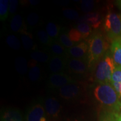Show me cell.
I'll return each mask as SVG.
<instances>
[{"mask_svg": "<svg viewBox=\"0 0 121 121\" xmlns=\"http://www.w3.org/2000/svg\"><path fill=\"white\" fill-rule=\"evenodd\" d=\"M76 82L71 77L63 73H52L48 78V85L50 89L57 90L67 85L68 84Z\"/></svg>", "mask_w": 121, "mask_h": 121, "instance_id": "obj_6", "label": "cell"}, {"mask_svg": "<svg viewBox=\"0 0 121 121\" xmlns=\"http://www.w3.org/2000/svg\"><path fill=\"white\" fill-rule=\"evenodd\" d=\"M110 52L116 67H121V37L112 42Z\"/></svg>", "mask_w": 121, "mask_h": 121, "instance_id": "obj_13", "label": "cell"}, {"mask_svg": "<svg viewBox=\"0 0 121 121\" xmlns=\"http://www.w3.org/2000/svg\"><path fill=\"white\" fill-rule=\"evenodd\" d=\"M120 83H121V82H120Z\"/></svg>", "mask_w": 121, "mask_h": 121, "instance_id": "obj_35", "label": "cell"}, {"mask_svg": "<svg viewBox=\"0 0 121 121\" xmlns=\"http://www.w3.org/2000/svg\"><path fill=\"white\" fill-rule=\"evenodd\" d=\"M15 69L20 75H24L28 71V62L24 57L19 56L15 58Z\"/></svg>", "mask_w": 121, "mask_h": 121, "instance_id": "obj_18", "label": "cell"}, {"mask_svg": "<svg viewBox=\"0 0 121 121\" xmlns=\"http://www.w3.org/2000/svg\"><path fill=\"white\" fill-rule=\"evenodd\" d=\"M77 29L80 31L82 36L83 39L89 38L93 33L92 28L89 24L85 22H80L77 25Z\"/></svg>", "mask_w": 121, "mask_h": 121, "instance_id": "obj_22", "label": "cell"}, {"mask_svg": "<svg viewBox=\"0 0 121 121\" xmlns=\"http://www.w3.org/2000/svg\"><path fill=\"white\" fill-rule=\"evenodd\" d=\"M9 1L1 0L0 1V19L4 21L9 16Z\"/></svg>", "mask_w": 121, "mask_h": 121, "instance_id": "obj_24", "label": "cell"}, {"mask_svg": "<svg viewBox=\"0 0 121 121\" xmlns=\"http://www.w3.org/2000/svg\"><path fill=\"white\" fill-rule=\"evenodd\" d=\"M58 40L60 42V43L62 45H63L65 48L67 49L72 47L76 44L73 43L69 37V34L67 31H66L65 29H62L60 31V36H59Z\"/></svg>", "mask_w": 121, "mask_h": 121, "instance_id": "obj_21", "label": "cell"}, {"mask_svg": "<svg viewBox=\"0 0 121 121\" xmlns=\"http://www.w3.org/2000/svg\"><path fill=\"white\" fill-rule=\"evenodd\" d=\"M44 105L48 117L56 118L61 110V105L56 98L48 97L45 99Z\"/></svg>", "mask_w": 121, "mask_h": 121, "instance_id": "obj_8", "label": "cell"}, {"mask_svg": "<svg viewBox=\"0 0 121 121\" xmlns=\"http://www.w3.org/2000/svg\"><path fill=\"white\" fill-rule=\"evenodd\" d=\"M30 57L33 60L38 62L46 63L49 61L51 57L48 54L40 51H35L30 54Z\"/></svg>", "mask_w": 121, "mask_h": 121, "instance_id": "obj_23", "label": "cell"}, {"mask_svg": "<svg viewBox=\"0 0 121 121\" xmlns=\"http://www.w3.org/2000/svg\"><path fill=\"white\" fill-rule=\"evenodd\" d=\"M49 46L51 48V52L54 56L67 59L69 54L67 52V49H65V47L60 43L58 39L53 40Z\"/></svg>", "mask_w": 121, "mask_h": 121, "instance_id": "obj_15", "label": "cell"}, {"mask_svg": "<svg viewBox=\"0 0 121 121\" xmlns=\"http://www.w3.org/2000/svg\"><path fill=\"white\" fill-rule=\"evenodd\" d=\"M94 7V2L91 0H84L82 1L81 4V10L85 13H91Z\"/></svg>", "mask_w": 121, "mask_h": 121, "instance_id": "obj_30", "label": "cell"}, {"mask_svg": "<svg viewBox=\"0 0 121 121\" xmlns=\"http://www.w3.org/2000/svg\"><path fill=\"white\" fill-rule=\"evenodd\" d=\"M1 121H24L21 112L15 108H7L2 111Z\"/></svg>", "mask_w": 121, "mask_h": 121, "instance_id": "obj_14", "label": "cell"}, {"mask_svg": "<svg viewBox=\"0 0 121 121\" xmlns=\"http://www.w3.org/2000/svg\"><path fill=\"white\" fill-rule=\"evenodd\" d=\"M30 66V69L29 71V78L30 81L33 82H37L41 78L42 72L41 69L35 61L32 60L29 63Z\"/></svg>", "mask_w": 121, "mask_h": 121, "instance_id": "obj_16", "label": "cell"}, {"mask_svg": "<svg viewBox=\"0 0 121 121\" xmlns=\"http://www.w3.org/2000/svg\"><path fill=\"white\" fill-rule=\"evenodd\" d=\"M88 65L81 59L69 58L67 60V69L70 72L78 75H83L88 71Z\"/></svg>", "mask_w": 121, "mask_h": 121, "instance_id": "obj_9", "label": "cell"}, {"mask_svg": "<svg viewBox=\"0 0 121 121\" xmlns=\"http://www.w3.org/2000/svg\"><path fill=\"white\" fill-rule=\"evenodd\" d=\"M59 95L63 99L73 100L78 98L82 91V86L77 83L68 84L58 90Z\"/></svg>", "mask_w": 121, "mask_h": 121, "instance_id": "obj_7", "label": "cell"}, {"mask_svg": "<svg viewBox=\"0 0 121 121\" xmlns=\"http://www.w3.org/2000/svg\"><path fill=\"white\" fill-rule=\"evenodd\" d=\"M62 13L65 17L70 20H77L80 19L78 13L73 9L69 8H63Z\"/></svg>", "mask_w": 121, "mask_h": 121, "instance_id": "obj_27", "label": "cell"}, {"mask_svg": "<svg viewBox=\"0 0 121 121\" xmlns=\"http://www.w3.org/2000/svg\"><path fill=\"white\" fill-rule=\"evenodd\" d=\"M68 34L71 40L76 44H78L83 39L82 35L76 28H72L69 30Z\"/></svg>", "mask_w": 121, "mask_h": 121, "instance_id": "obj_28", "label": "cell"}, {"mask_svg": "<svg viewBox=\"0 0 121 121\" xmlns=\"http://www.w3.org/2000/svg\"><path fill=\"white\" fill-rule=\"evenodd\" d=\"M104 28L107 37L112 42L121 37V15L109 11L104 20Z\"/></svg>", "mask_w": 121, "mask_h": 121, "instance_id": "obj_4", "label": "cell"}, {"mask_svg": "<svg viewBox=\"0 0 121 121\" xmlns=\"http://www.w3.org/2000/svg\"><path fill=\"white\" fill-rule=\"evenodd\" d=\"M6 43L10 48L14 50H19L21 48L20 42L14 35H9L7 36Z\"/></svg>", "mask_w": 121, "mask_h": 121, "instance_id": "obj_26", "label": "cell"}, {"mask_svg": "<svg viewBox=\"0 0 121 121\" xmlns=\"http://www.w3.org/2000/svg\"><path fill=\"white\" fill-rule=\"evenodd\" d=\"M21 39L24 48L26 50L33 49L34 47V42L33 36L30 33H28L26 30L21 33Z\"/></svg>", "mask_w": 121, "mask_h": 121, "instance_id": "obj_19", "label": "cell"}, {"mask_svg": "<svg viewBox=\"0 0 121 121\" xmlns=\"http://www.w3.org/2000/svg\"><path fill=\"white\" fill-rule=\"evenodd\" d=\"M48 116L42 102H35L27 110L25 121H48Z\"/></svg>", "mask_w": 121, "mask_h": 121, "instance_id": "obj_5", "label": "cell"}, {"mask_svg": "<svg viewBox=\"0 0 121 121\" xmlns=\"http://www.w3.org/2000/svg\"><path fill=\"white\" fill-rule=\"evenodd\" d=\"M117 113L106 111L103 112L100 116L99 121H118Z\"/></svg>", "mask_w": 121, "mask_h": 121, "instance_id": "obj_29", "label": "cell"}, {"mask_svg": "<svg viewBox=\"0 0 121 121\" xmlns=\"http://www.w3.org/2000/svg\"><path fill=\"white\" fill-rule=\"evenodd\" d=\"M78 22L89 24L92 28L97 29L100 26L102 20L100 15L97 12H91L86 13L78 19Z\"/></svg>", "mask_w": 121, "mask_h": 121, "instance_id": "obj_12", "label": "cell"}, {"mask_svg": "<svg viewBox=\"0 0 121 121\" xmlns=\"http://www.w3.org/2000/svg\"><path fill=\"white\" fill-rule=\"evenodd\" d=\"M117 118H118V121H121V119L119 117V114H117Z\"/></svg>", "mask_w": 121, "mask_h": 121, "instance_id": "obj_34", "label": "cell"}, {"mask_svg": "<svg viewBox=\"0 0 121 121\" xmlns=\"http://www.w3.org/2000/svg\"><path fill=\"white\" fill-rule=\"evenodd\" d=\"M95 99L111 112L117 113L121 111V102L116 90L110 83L98 84L94 89Z\"/></svg>", "mask_w": 121, "mask_h": 121, "instance_id": "obj_1", "label": "cell"}, {"mask_svg": "<svg viewBox=\"0 0 121 121\" xmlns=\"http://www.w3.org/2000/svg\"><path fill=\"white\" fill-rule=\"evenodd\" d=\"M89 50L87 55V64L91 67L105 55L109 46L102 33L95 30L87 40Z\"/></svg>", "mask_w": 121, "mask_h": 121, "instance_id": "obj_2", "label": "cell"}, {"mask_svg": "<svg viewBox=\"0 0 121 121\" xmlns=\"http://www.w3.org/2000/svg\"><path fill=\"white\" fill-rule=\"evenodd\" d=\"M116 68L111 54L109 53H105L96 66L95 73V81L99 84H111L112 78Z\"/></svg>", "mask_w": 121, "mask_h": 121, "instance_id": "obj_3", "label": "cell"}, {"mask_svg": "<svg viewBox=\"0 0 121 121\" xmlns=\"http://www.w3.org/2000/svg\"><path fill=\"white\" fill-rule=\"evenodd\" d=\"M29 3L31 4H32V5L33 6H35V5H37V4H39V1H31V0H30V1H29Z\"/></svg>", "mask_w": 121, "mask_h": 121, "instance_id": "obj_33", "label": "cell"}, {"mask_svg": "<svg viewBox=\"0 0 121 121\" xmlns=\"http://www.w3.org/2000/svg\"><path fill=\"white\" fill-rule=\"evenodd\" d=\"M11 28L14 32L22 33L26 30L24 25L22 18L20 15H15L13 17L11 22Z\"/></svg>", "mask_w": 121, "mask_h": 121, "instance_id": "obj_17", "label": "cell"}, {"mask_svg": "<svg viewBox=\"0 0 121 121\" xmlns=\"http://www.w3.org/2000/svg\"><path fill=\"white\" fill-rule=\"evenodd\" d=\"M46 32L52 40H57L60 33V26L52 22H49L45 26Z\"/></svg>", "mask_w": 121, "mask_h": 121, "instance_id": "obj_20", "label": "cell"}, {"mask_svg": "<svg viewBox=\"0 0 121 121\" xmlns=\"http://www.w3.org/2000/svg\"><path fill=\"white\" fill-rule=\"evenodd\" d=\"M18 7V1L17 0H11L9 1V12L11 15L16 13Z\"/></svg>", "mask_w": 121, "mask_h": 121, "instance_id": "obj_32", "label": "cell"}, {"mask_svg": "<svg viewBox=\"0 0 121 121\" xmlns=\"http://www.w3.org/2000/svg\"><path fill=\"white\" fill-rule=\"evenodd\" d=\"M37 35L40 43L45 45H50L53 40L44 30H38Z\"/></svg>", "mask_w": 121, "mask_h": 121, "instance_id": "obj_25", "label": "cell"}, {"mask_svg": "<svg viewBox=\"0 0 121 121\" xmlns=\"http://www.w3.org/2000/svg\"><path fill=\"white\" fill-rule=\"evenodd\" d=\"M88 50V43L86 41H83L76 44L69 49H67V52L72 58L80 59L87 55Z\"/></svg>", "mask_w": 121, "mask_h": 121, "instance_id": "obj_10", "label": "cell"}, {"mask_svg": "<svg viewBox=\"0 0 121 121\" xmlns=\"http://www.w3.org/2000/svg\"><path fill=\"white\" fill-rule=\"evenodd\" d=\"M39 15L38 13L34 12L30 13L27 17V22L29 25L34 26L39 22Z\"/></svg>", "mask_w": 121, "mask_h": 121, "instance_id": "obj_31", "label": "cell"}, {"mask_svg": "<svg viewBox=\"0 0 121 121\" xmlns=\"http://www.w3.org/2000/svg\"><path fill=\"white\" fill-rule=\"evenodd\" d=\"M67 59L56 56H53L51 57L49 61L50 71L53 73L64 72L65 69H67Z\"/></svg>", "mask_w": 121, "mask_h": 121, "instance_id": "obj_11", "label": "cell"}]
</instances>
